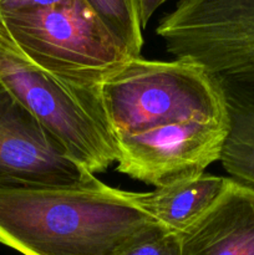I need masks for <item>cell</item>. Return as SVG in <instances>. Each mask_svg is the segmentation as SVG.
<instances>
[{"instance_id": "cell-6", "label": "cell", "mask_w": 254, "mask_h": 255, "mask_svg": "<svg viewBox=\"0 0 254 255\" xmlns=\"http://www.w3.org/2000/svg\"><path fill=\"white\" fill-rule=\"evenodd\" d=\"M228 132L229 116L188 120L117 137V171L156 188L197 178L221 161Z\"/></svg>"}, {"instance_id": "cell-5", "label": "cell", "mask_w": 254, "mask_h": 255, "mask_svg": "<svg viewBox=\"0 0 254 255\" xmlns=\"http://www.w3.org/2000/svg\"><path fill=\"white\" fill-rule=\"evenodd\" d=\"M0 24L27 59L77 86L97 87L132 59L86 0L0 15Z\"/></svg>"}, {"instance_id": "cell-12", "label": "cell", "mask_w": 254, "mask_h": 255, "mask_svg": "<svg viewBox=\"0 0 254 255\" xmlns=\"http://www.w3.org/2000/svg\"><path fill=\"white\" fill-rule=\"evenodd\" d=\"M66 1L69 0H0V15L49 9Z\"/></svg>"}, {"instance_id": "cell-9", "label": "cell", "mask_w": 254, "mask_h": 255, "mask_svg": "<svg viewBox=\"0 0 254 255\" xmlns=\"http://www.w3.org/2000/svg\"><path fill=\"white\" fill-rule=\"evenodd\" d=\"M227 179L204 173L147 193L128 192V196L164 228L182 234L209 211L223 192Z\"/></svg>"}, {"instance_id": "cell-3", "label": "cell", "mask_w": 254, "mask_h": 255, "mask_svg": "<svg viewBox=\"0 0 254 255\" xmlns=\"http://www.w3.org/2000/svg\"><path fill=\"white\" fill-rule=\"evenodd\" d=\"M96 92L114 138L188 120L228 117L221 90L191 60L129 59Z\"/></svg>"}, {"instance_id": "cell-11", "label": "cell", "mask_w": 254, "mask_h": 255, "mask_svg": "<svg viewBox=\"0 0 254 255\" xmlns=\"http://www.w3.org/2000/svg\"><path fill=\"white\" fill-rule=\"evenodd\" d=\"M120 255H183L181 234L163 229L133 244Z\"/></svg>"}, {"instance_id": "cell-8", "label": "cell", "mask_w": 254, "mask_h": 255, "mask_svg": "<svg viewBox=\"0 0 254 255\" xmlns=\"http://www.w3.org/2000/svg\"><path fill=\"white\" fill-rule=\"evenodd\" d=\"M181 239L183 255H254V187L227 179L218 199Z\"/></svg>"}, {"instance_id": "cell-13", "label": "cell", "mask_w": 254, "mask_h": 255, "mask_svg": "<svg viewBox=\"0 0 254 255\" xmlns=\"http://www.w3.org/2000/svg\"><path fill=\"white\" fill-rule=\"evenodd\" d=\"M167 0H137V7H138L139 21H141L142 29L147 26L152 15Z\"/></svg>"}, {"instance_id": "cell-10", "label": "cell", "mask_w": 254, "mask_h": 255, "mask_svg": "<svg viewBox=\"0 0 254 255\" xmlns=\"http://www.w3.org/2000/svg\"><path fill=\"white\" fill-rule=\"evenodd\" d=\"M129 57H139L143 37L137 0H86Z\"/></svg>"}, {"instance_id": "cell-1", "label": "cell", "mask_w": 254, "mask_h": 255, "mask_svg": "<svg viewBox=\"0 0 254 255\" xmlns=\"http://www.w3.org/2000/svg\"><path fill=\"white\" fill-rule=\"evenodd\" d=\"M163 229L104 183L0 187V243L22 255H120Z\"/></svg>"}, {"instance_id": "cell-7", "label": "cell", "mask_w": 254, "mask_h": 255, "mask_svg": "<svg viewBox=\"0 0 254 255\" xmlns=\"http://www.w3.org/2000/svg\"><path fill=\"white\" fill-rule=\"evenodd\" d=\"M101 184L0 84V187Z\"/></svg>"}, {"instance_id": "cell-4", "label": "cell", "mask_w": 254, "mask_h": 255, "mask_svg": "<svg viewBox=\"0 0 254 255\" xmlns=\"http://www.w3.org/2000/svg\"><path fill=\"white\" fill-rule=\"evenodd\" d=\"M0 84L95 176L117 162L96 87L62 80L27 59L0 24Z\"/></svg>"}, {"instance_id": "cell-2", "label": "cell", "mask_w": 254, "mask_h": 255, "mask_svg": "<svg viewBox=\"0 0 254 255\" xmlns=\"http://www.w3.org/2000/svg\"><path fill=\"white\" fill-rule=\"evenodd\" d=\"M156 32L169 54L198 64L221 90L229 116L221 162L254 187V0H179Z\"/></svg>"}]
</instances>
